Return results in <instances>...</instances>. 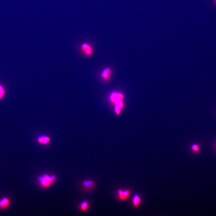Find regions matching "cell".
I'll return each mask as SVG.
<instances>
[{"label":"cell","instance_id":"1","mask_svg":"<svg viewBox=\"0 0 216 216\" xmlns=\"http://www.w3.org/2000/svg\"><path fill=\"white\" fill-rule=\"evenodd\" d=\"M80 50L83 55L87 57H90L92 56L93 53V47L89 43H82L80 47Z\"/></svg>","mask_w":216,"mask_h":216},{"label":"cell","instance_id":"2","mask_svg":"<svg viewBox=\"0 0 216 216\" xmlns=\"http://www.w3.org/2000/svg\"><path fill=\"white\" fill-rule=\"evenodd\" d=\"M55 176H49L45 175L43 176L39 177V180L43 186L44 187H47L51 184L52 181L55 179Z\"/></svg>","mask_w":216,"mask_h":216},{"label":"cell","instance_id":"3","mask_svg":"<svg viewBox=\"0 0 216 216\" xmlns=\"http://www.w3.org/2000/svg\"><path fill=\"white\" fill-rule=\"evenodd\" d=\"M118 194L119 199L122 201L124 200L130 196L131 191L129 190L123 191V190H120L118 191Z\"/></svg>","mask_w":216,"mask_h":216},{"label":"cell","instance_id":"4","mask_svg":"<svg viewBox=\"0 0 216 216\" xmlns=\"http://www.w3.org/2000/svg\"><path fill=\"white\" fill-rule=\"evenodd\" d=\"M124 96L121 93L113 92L111 96V100L114 103L118 100H122Z\"/></svg>","mask_w":216,"mask_h":216},{"label":"cell","instance_id":"5","mask_svg":"<svg viewBox=\"0 0 216 216\" xmlns=\"http://www.w3.org/2000/svg\"><path fill=\"white\" fill-rule=\"evenodd\" d=\"M37 140L40 143L46 144L49 143L50 141V139L49 137L47 136H41L38 138Z\"/></svg>","mask_w":216,"mask_h":216},{"label":"cell","instance_id":"6","mask_svg":"<svg viewBox=\"0 0 216 216\" xmlns=\"http://www.w3.org/2000/svg\"><path fill=\"white\" fill-rule=\"evenodd\" d=\"M133 204L135 207H138L141 202V199L138 195L134 196L133 200Z\"/></svg>","mask_w":216,"mask_h":216},{"label":"cell","instance_id":"7","mask_svg":"<svg viewBox=\"0 0 216 216\" xmlns=\"http://www.w3.org/2000/svg\"><path fill=\"white\" fill-rule=\"evenodd\" d=\"M10 204V201L7 198H4L0 201V207L2 208H6Z\"/></svg>","mask_w":216,"mask_h":216},{"label":"cell","instance_id":"8","mask_svg":"<svg viewBox=\"0 0 216 216\" xmlns=\"http://www.w3.org/2000/svg\"><path fill=\"white\" fill-rule=\"evenodd\" d=\"M111 73V70L109 68L105 69L101 74L102 77L105 79H109Z\"/></svg>","mask_w":216,"mask_h":216},{"label":"cell","instance_id":"9","mask_svg":"<svg viewBox=\"0 0 216 216\" xmlns=\"http://www.w3.org/2000/svg\"><path fill=\"white\" fill-rule=\"evenodd\" d=\"M5 91L3 86L0 85V100L2 99L5 95Z\"/></svg>","mask_w":216,"mask_h":216},{"label":"cell","instance_id":"10","mask_svg":"<svg viewBox=\"0 0 216 216\" xmlns=\"http://www.w3.org/2000/svg\"><path fill=\"white\" fill-rule=\"evenodd\" d=\"M115 107L118 108L120 109L121 110L122 109L123 107V102H122V100H118V101H116L115 102Z\"/></svg>","mask_w":216,"mask_h":216},{"label":"cell","instance_id":"11","mask_svg":"<svg viewBox=\"0 0 216 216\" xmlns=\"http://www.w3.org/2000/svg\"><path fill=\"white\" fill-rule=\"evenodd\" d=\"M88 207V203L87 202L85 201L82 202L81 205V209L82 210H85L87 209Z\"/></svg>","mask_w":216,"mask_h":216},{"label":"cell","instance_id":"12","mask_svg":"<svg viewBox=\"0 0 216 216\" xmlns=\"http://www.w3.org/2000/svg\"><path fill=\"white\" fill-rule=\"evenodd\" d=\"M192 150L195 152H198L199 150V147L198 145L196 144H193L192 146Z\"/></svg>","mask_w":216,"mask_h":216},{"label":"cell","instance_id":"13","mask_svg":"<svg viewBox=\"0 0 216 216\" xmlns=\"http://www.w3.org/2000/svg\"><path fill=\"white\" fill-rule=\"evenodd\" d=\"M214 3L216 4V0H214Z\"/></svg>","mask_w":216,"mask_h":216}]
</instances>
